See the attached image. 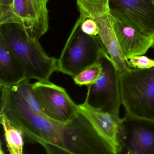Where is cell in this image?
<instances>
[{
  "label": "cell",
  "mask_w": 154,
  "mask_h": 154,
  "mask_svg": "<svg viewBox=\"0 0 154 154\" xmlns=\"http://www.w3.org/2000/svg\"><path fill=\"white\" fill-rule=\"evenodd\" d=\"M1 90L0 113L22 132L27 142L40 144L48 154H67L63 143L64 124L33 111L13 87Z\"/></svg>",
  "instance_id": "obj_1"
},
{
  "label": "cell",
  "mask_w": 154,
  "mask_h": 154,
  "mask_svg": "<svg viewBox=\"0 0 154 154\" xmlns=\"http://www.w3.org/2000/svg\"><path fill=\"white\" fill-rule=\"evenodd\" d=\"M0 43L21 63L26 79L48 82L53 73L58 70V59L49 56L39 40L29 36L19 24L0 25Z\"/></svg>",
  "instance_id": "obj_2"
},
{
  "label": "cell",
  "mask_w": 154,
  "mask_h": 154,
  "mask_svg": "<svg viewBox=\"0 0 154 154\" xmlns=\"http://www.w3.org/2000/svg\"><path fill=\"white\" fill-rule=\"evenodd\" d=\"M119 78L125 114L154 120V67L130 68L119 72Z\"/></svg>",
  "instance_id": "obj_3"
},
{
  "label": "cell",
  "mask_w": 154,
  "mask_h": 154,
  "mask_svg": "<svg viewBox=\"0 0 154 154\" xmlns=\"http://www.w3.org/2000/svg\"><path fill=\"white\" fill-rule=\"evenodd\" d=\"M107 52L99 36L84 33L78 18L58 59V72L74 78Z\"/></svg>",
  "instance_id": "obj_4"
},
{
  "label": "cell",
  "mask_w": 154,
  "mask_h": 154,
  "mask_svg": "<svg viewBox=\"0 0 154 154\" xmlns=\"http://www.w3.org/2000/svg\"><path fill=\"white\" fill-rule=\"evenodd\" d=\"M80 15L93 20L99 36L114 66L119 73L131 67L124 55L114 30L109 0H75Z\"/></svg>",
  "instance_id": "obj_5"
},
{
  "label": "cell",
  "mask_w": 154,
  "mask_h": 154,
  "mask_svg": "<svg viewBox=\"0 0 154 154\" xmlns=\"http://www.w3.org/2000/svg\"><path fill=\"white\" fill-rule=\"evenodd\" d=\"M63 140L67 154H114L110 146L79 110L63 124Z\"/></svg>",
  "instance_id": "obj_6"
},
{
  "label": "cell",
  "mask_w": 154,
  "mask_h": 154,
  "mask_svg": "<svg viewBox=\"0 0 154 154\" xmlns=\"http://www.w3.org/2000/svg\"><path fill=\"white\" fill-rule=\"evenodd\" d=\"M102 67L96 82L87 85L85 102L92 108L119 116L122 105L119 72L107 52L99 59Z\"/></svg>",
  "instance_id": "obj_7"
},
{
  "label": "cell",
  "mask_w": 154,
  "mask_h": 154,
  "mask_svg": "<svg viewBox=\"0 0 154 154\" xmlns=\"http://www.w3.org/2000/svg\"><path fill=\"white\" fill-rule=\"evenodd\" d=\"M32 88L43 112L48 119L65 124L79 112L78 105L63 87L50 81H38L32 84Z\"/></svg>",
  "instance_id": "obj_8"
},
{
  "label": "cell",
  "mask_w": 154,
  "mask_h": 154,
  "mask_svg": "<svg viewBox=\"0 0 154 154\" xmlns=\"http://www.w3.org/2000/svg\"><path fill=\"white\" fill-rule=\"evenodd\" d=\"M121 140L120 154H154V120L125 114Z\"/></svg>",
  "instance_id": "obj_9"
},
{
  "label": "cell",
  "mask_w": 154,
  "mask_h": 154,
  "mask_svg": "<svg viewBox=\"0 0 154 154\" xmlns=\"http://www.w3.org/2000/svg\"><path fill=\"white\" fill-rule=\"evenodd\" d=\"M110 9L114 30L126 58L145 54L154 45V34L143 32L125 15Z\"/></svg>",
  "instance_id": "obj_10"
},
{
  "label": "cell",
  "mask_w": 154,
  "mask_h": 154,
  "mask_svg": "<svg viewBox=\"0 0 154 154\" xmlns=\"http://www.w3.org/2000/svg\"><path fill=\"white\" fill-rule=\"evenodd\" d=\"M49 0H14V15L18 24L31 37L39 40L49 29Z\"/></svg>",
  "instance_id": "obj_11"
},
{
  "label": "cell",
  "mask_w": 154,
  "mask_h": 154,
  "mask_svg": "<svg viewBox=\"0 0 154 154\" xmlns=\"http://www.w3.org/2000/svg\"><path fill=\"white\" fill-rule=\"evenodd\" d=\"M78 106L79 111L89 119L111 147L114 154H120L122 150V118L108 112L92 108L85 102Z\"/></svg>",
  "instance_id": "obj_12"
},
{
  "label": "cell",
  "mask_w": 154,
  "mask_h": 154,
  "mask_svg": "<svg viewBox=\"0 0 154 154\" xmlns=\"http://www.w3.org/2000/svg\"><path fill=\"white\" fill-rule=\"evenodd\" d=\"M110 9L125 15L143 32L154 34V6L151 0H109Z\"/></svg>",
  "instance_id": "obj_13"
},
{
  "label": "cell",
  "mask_w": 154,
  "mask_h": 154,
  "mask_svg": "<svg viewBox=\"0 0 154 154\" xmlns=\"http://www.w3.org/2000/svg\"><path fill=\"white\" fill-rule=\"evenodd\" d=\"M26 79L25 70L9 49L0 43V87L9 88Z\"/></svg>",
  "instance_id": "obj_14"
},
{
  "label": "cell",
  "mask_w": 154,
  "mask_h": 154,
  "mask_svg": "<svg viewBox=\"0 0 154 154\" xmlns=\"http://www.w3.org/2000/svg\"><path fill=\"white\" fill-rule=\"evenodd\" d=\"M1 123L3 127L8 151L10 154H22L24 136L3 113H0Z\"/></svg>",
  "instance_id": "obj_15"
},
{
  "label": "cell",
  "mask_w": 154,
  "mask_h": 154,
  "mask_svg": "<svg viewBox=\"0 0 154 154\" xmlns=\"http://www.w3.org/2000/svg\"><path fill=\"white\" fill-rule=\"evenodd\" d=\"M32 85V84L30 83V80L26 79L11 87H13L23 98L32 110L38 114L46 116L33 93Z\"/></svg>",
  "instance_id": "obj_16"
},
{
  "label": "cell",
  "mask_w": 154,
  "mask_h": 154,
  "mask_svg": "<svg viewBox=\"0 0 154 154\" xmlns=\"http://www.w3.org/2000/svg\"><path fill=\"white\" fill-rule=\"evenodd\" d=\"M102 71V67L98 61L97 63L83 70L73 79L77 85L87 86L96 82L100 75Z\"/></svg>",
  "instance_id": "obj_17"
},
{
  "label": "cell",
  "mask_w": 154,
  "mask_h": 154,
  "mask_svg": "<svg viewBox=\"0 0 154 154\" xmlns=\"http://www.w3.org/2000/svg\"><path fill=\"white\" fill-rule=\"evenodd\" d=\"M14 0H0V25L6 23H17L14 15Z\"/></svg>",
  "instance_id": "obj_18"
},
{
  "label": "cell",
  "mask_w": 154,
  "mask_h": 154,
  "mask_svg": "<svg viewBox=\"0 0 154 154\" xmlns=\"http://www.w3.org/2000/svg\"><path fill=\"white\" fill-rule=\"evenodd\" d=\"M129 65L131 68L145 69L154 67V59L144 55L135 56L128 59Z\"/></svg>",
  "instance_id": "obj_19"
},
{
  "label": "cell",
  "mask_w": 154,
  "mask_h": 154,
  "mask_svg": "<svg viewBox=\"0 0 154 154\" xmlns=\"http://www.w3.org/2000/svg\"><path fill=\"white\" fill-rule=\"evenodd\" d=\"M79 17L81 20V29L84 33L90 35L99 36V29L93 20L84 17L81 15L79 16Z\"/></svg>",
  "instance_id": "obj_20"
},
{
  "label": "cell",
  "mask_w": 154,
  "mask_h": 154,
  "mask_svg": "<svg viewBox=\"0 0 154 154\" xmlns=\"http://www.w3.org/2000/svg\"><path fill=\"white\" fill-rule=\"evenodd\" d=\"M151 2H152V4L153 6H154V0H151Z\"/></svg>",
  "instance_id": "obj_21"
},
{
  "label": "cell",
  "mask_w": 154,
  "mask_h": 154,
  "mask_svg": "<svg viewBox=\"0 0 154 154\" xmlns=\"http://www.w3.org/2000/svg\"><path fill=\"white\" fill-rule=\"evenodd\" d=\"M152 48L154 50V45H153V46H152Z\"/></svg>",
  "instance_id": "obj_22"
}]
</instances>
